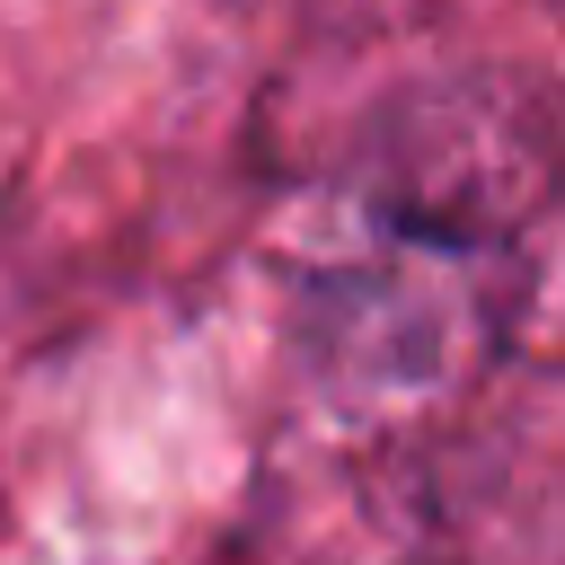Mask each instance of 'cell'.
I'll return each mask as SVG.
<instances>
[{
    "mask_svg": "<svg viewBox=\"0 0 565 565\" xmlns=\"http://www.w3.org/2000/svg\"><path fill=\"white\" fill-rule=\"evenodd\" d=\"M556 185L565 132L539 88L494 71L397 106L353 203V256L309 291L318 362L362 397L450 388L512 335Z\"/></svg>",
    "mask_w": 565,
    "mask_h": 565,
    "instance_id": "6da1fadb",
    "label": "cell"
}]
</instances>
